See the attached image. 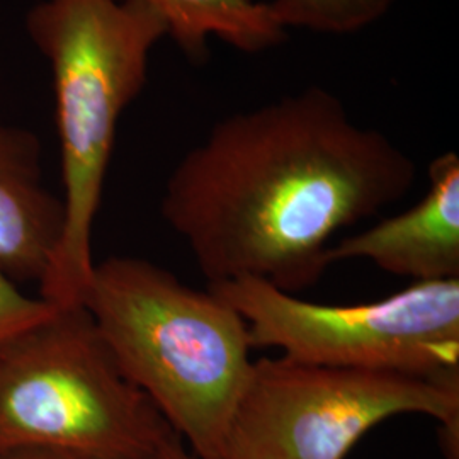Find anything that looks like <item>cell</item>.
<instances>
[{
  "instance_id": "obj_12",
  "label": "cell",
  "mask_w": 459,
  "mask_h": 459,
  "mask_svg": "<svg viewBox=\"0 0 459 459\" xmlns=\"http://www.w3.org/2000/svg\"><path fill=\"white\" fill-rule=\"evenodd\" d=\"M164 459H197L193 453L184 446L181 437H176L172 443L167 444L164 449Z\"/></svg>"
},
{
  "instance_id": "obj_7",
  "label": "cell",
  "mask_w": 459,
  "mask_h": 459,
  "mask_svg": "<svg viewBox=\"0 0 459 459\" xmlns=\"http://www.w3.org/2000/svg\"><path fill=\"white\" fill-rule=\"evenodd\" d=\"M366 259L411 282L459 279V157L446 152L429 165L426 196L411 208L337 240L327 264Z\"/></svg>"
},
{
  "instance_id": "obj_6",
  "label": "cell",
  "mask_w": 459,
  "mask_h": 459,
  "mask_svg": "<svg viewBox=\"0 0 459 459\" xmlns=\"http://www.w3.org/2000/svg\"><path fill=\"white\" fill-rule=\"evenodd\" d=\"M246 320L252 349L318 366L392 371L459 386V279L411 282L358 305L301 299L263 279L208 284Z\"/></svg>"
},
{
  "instance_id": "obj_9",
  "label": "cell",
  "mask_w": 459,
  "mask_h": 459,
  "mask_svg": "<svg viewBox=\"0 0 459 459\" xmlns=\"http://www.w3.org/2000/svg\"><path fill=\"white\" fill-rule=\"evenodd\" d=\"M167 24L184 55L203 62L216 36L244 53H261L286 41L288 33L259 0H145Z\"/></svg>"
},
{
  "instance_id": "obj_3",
  "label": "cell",
  "mask_w": 459,
  "mask_h": 459,
  "mask_svg": "<svg viewBox=\"0 0 459 459\" xmlns=\"http://www.w3.org/2000/svg\"><path fill=\"white\" fill-rule=\"evenodd\" d=\"M125 375L197 459H221L252 371L246 320L147 259L94 264L82 303Z\"/></svg>"
},
{
  "instance_id": "obj_10",
  "label": "cell",
  "mask_w": 459,
  "mask_h": 459,
  "mask_svg": "<svg viewBox=\"0 0 459 459\" xmlns=\"http://www.w3.org/2000/svg\"><path fill=\"white\" fill-rule=\"evenodd\" d=\"M396 0H269L281 28L320 34H352L386 16Z\"/></svg>"
},
{
  "instance_id": "obj_8",
  "label": "cell",
  "mask_w": 459,
  "mask_h": 459,
  "mask_svg": "<svg viewBox=\"0 0 459 459\" xmlns=\"http://www.w3.org/2000/svg\"><path fill=\"white\" fill-rule=\"evenodd\" d=\"M64 221L45 182L36 133L0 121V264L14 279L43 278Z\"/></svg>"
},
{
  "instance_id": "obj_2",
  "label": "cell",
  "mask_w": 459,
  "mask_h": 459,
  "mask_svg": "<svg viewBox=\"0 0 459 459\" xmlns=\"http://www.w3.org/2000/svg\"><path fill=\"white\" fill-rule=\"evenodd\" d=\"M26 31L51 70L64 184L62 231L39 296L56 307L81 305L117 123L143 91L167 24L145 0H41Z\"/></svg>"
},
{
  "instance_id": "obj_5",
  "label": "cell",
  "mask_w": 459,
  "mask_h": 459,
  "mask_svg": "<svg viewBox=\"0 0 459 459\" xmlns=\"http://www.w3.org/2000/svg\"><path fill=\"white\" fill-rule=\"evenodd\" d=\"M398 415L437 420L444 458L459 459V386L263 358L252 364L221 459H345L369 430Z\"/></svg>"
},
{
  "instance_id": "obj_1",
  "label": "cell",
  "mask_w": 459,
  "mask_h": 459,
  "mask_svg": "<svg viewBox=\"0 0 459 459\" xmlns=\"http://www.w3.org/2000/svg\"><path fill=\"white\" fill-rule=\"evenodd\" d=\"M415 179L402 148L315 85L218 121L170 172L160 210L208 284L263 279L296 295L327 271L337 233Z\"/></svg>"
},
{
  "instance_id": "obj_13",
  "label": "cell",
  "mask_w": 459,
  "mask_h": 459,
  "mask_svg": "<svg viewBox=\"0 0 459 459\" xmlns=\"http://www.w3.org/2000/svg\"><path fill=\"white\" fill-rule=\"evenodd\" d=\"M0 459H79L74 456H64V455H49V453H16V455H4ZM164 459V455L162 458Z\"/></svg>"
},
{
  "instance_id": "obj_4",
  "label": "cell",
  "mask_w": 459,
  "mask_h": 459,
  "mask_svg": "<svg viewBox=\"0 0 459 459\" xmlns=\"http://www.w3.org/2000/svg\"><path fill=\"white\" fill-rule=\"evenodd\" d=\"M176 437L83 305L56 307L0 347V456L159 459Z\"/></svg>"
},
{
  "instance_id": "obj_11",
  "label": "cell",
  "mask_w": 459,
  "mask_h": 459,
  "mask_svg": "<svg viewBox=\"0 0 459 459\" xmlns=\"http://www.w3.org/2000/svg\"><path fill=\"white\" fill-rule=\"evenodd\" d=\"M56 305L26 295L0 264V347L49 316Z\"/></svg>"
}]
</instances>
